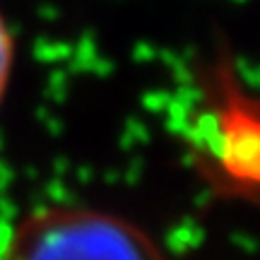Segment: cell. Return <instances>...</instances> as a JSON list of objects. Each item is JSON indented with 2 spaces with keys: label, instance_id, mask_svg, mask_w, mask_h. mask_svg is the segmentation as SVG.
Returning <instances> with one entry per match:
<instances>
[{
  "label": "cell",
  "instance_id": "1",
  "mask_svg": "<svg viewBox=\"0 0 260 260\" xmlns=\"http://www.w3.org/2000/svg\"><path fill=\"white\" fill-rule=\"evenodd\" d=\"M181 118L186 159L214 198L255 205L260 198V118L251 84L219 65L207 84L188 87Z\"/></svg>",
  "mask_w": 260,
  "mask_h": 260
},
{
  "label": "cell",
  "instance_id": "4",
  "mask_svg": "<svg viewBox=\"0 0 260 260\" xmlns=\"http://www.w3.org/2000/svg\"><path fill=\"white\" fill-rule=\"evenodd\" d=\"M234 3H246V0H234Z\"/></svg>",
  "mask_w": 260,
  "mask_h": 260
},
{
  "label": "cell",
  "instance_id": "3",
  "mask_svg": "<svg viewBox=\"0 0 260 260\" xmlns=\"http://www.w3.org/2000/svg\"><path fill=\"white\" fill-rule=\"evenodd\" d=\"M12 60H15V41L0 17V104L8 94V84L12 77Z\"/></svg>",
  "mask_w": 260,
  "mask_h": 260
},
{
  "label": "cell",
  "instance_id": "2",
  "mask_svg": "<svg viewBox=\"0 0 260 260\" xmlns=\"http://www.w3.org/2000/svg\"><path fill=\"white\" fill-rule=\"evenodd\" d=\"M0 260H169L154 236L113 210L44 205L19 217Z\"/></svg>",
  "mask_w": 260,
  "mask_h": 260
}]
</instances>
